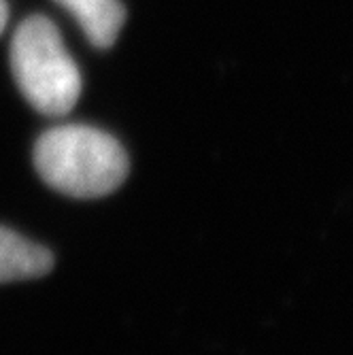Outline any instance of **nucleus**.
Returning <instances> with one entry per match:
<instances>
[{
    "label": "nucleus",
    "mask_w": 353,
    "mask_h": 355,
    "mask_svg": "<svg viewBox=\"0 0 353 355\" xmlns=\"http://www.w3.org/2000/svg\"><path fill=\"white\" fill-rule=\"evenodd\" d=\"M7 19H9V9H7V3H5V0H0V32L5 30V26H7Z\"/></svg>",
    "instance_id": "5"
},
{
    "label": "nucleus",
    "mask_w": 353,
    "mask_h": 355,
    "mask_svg": "<svg viewBox=\"0 0 353 355\" xmlns=\"http://www.w3.org/2000/svg\"><path fill=\"white\" fill-rule=\"evenodd\" d=\"M51 266L53 255L49 249L9 228H0V283L37 279L47 275Z\"/></svg>",
    "instance_id": "4"
},
{
    "label": "nucleus",
    "mask_w": 353,
    "mask_h": 355,
    "mask_svg": "<svg viewBox=\"0 0 353 355\" xmlns=\"http://www.w3.org/2000/svg\"><path fill=\"white\" fill-rule=\"evenodd\" d=\"M41 179L73 198H101L128 177V155L107 132L83 123H64L43 132L35 145Z\"/></svg>",
    "instance_id": "1"
},
{
    "label": "nucleus",
    "mask_w": 353,
    "mask_h": 355,
    "mask_svg": "<svg viewBox=\"0 0 353 355\" xmlns=\"http://www.w3.org/2000/svg\"><path fill=\"white\" fill-rule=\"evenodd\" d=\"M55 3L77 19L87 41L98 49L113 47L126 24L121 0H55Z\"/></svg>",
    "instance_id": "3"
},
{
    "label": "nucleus",
    "mask_w": 353,
    "mask_h": 355,
    "mask_svg": "<svg viewBox=\"0 0 353 355\" xmlns=\"http://www.w3.org/2000/svg\"><path fill=\"white\" fill-rule=\"evenodd\" d=\"M11 71L24 98L47 117H64L79 101L77 64L64 47L60 30L45 15H30L17 26Z\"/></svg>",
    "instance_id": "2"
}]
</instances>
